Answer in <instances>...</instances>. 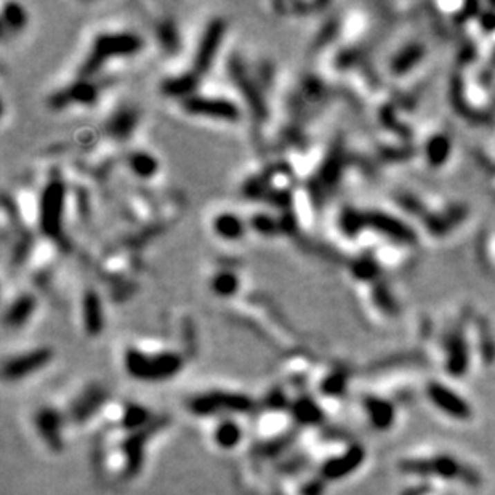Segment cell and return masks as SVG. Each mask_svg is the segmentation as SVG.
I'll return each mask as SVG.
<instances>
[{"instance_id": "cell-1", "label": "cell", "mask_w": 495, "mask_h": 495, "mask_svg": "<svg viewBox=\"0 0 495 495\" xmlns=\"http://www.w3.org/2000/svg\"><path fill=\"white\" fill-rule=\"evenodd\" d=\"M125 371L135 380L158 383L174 378L181 371V357L175 353H144L129 350L124 357Z\"/></svg>"}, {"instance_id": "cell-2", "label": "cell", "mask_w": 495, "mask_h": 495, "mask_svg": "<svg viewBox=\"0 0 495 495\" xmlns=\"http://www.w3.org/2000/svg\"><path fill=\"white\" fill-rule=\"evenodd\" d=\"M254 402L245 395L230 391L202 393L189 399V412L199 417H212L216 413H247Z\"/></svg>"}, {"instance_id": "cell-3", "label": "cell", "mask_w": 495, "mask_h": 495, "mask_svg": "<svg viewBox=\"0 0 495 495\" xmlns=\"http://www.w3.org/2000/svg\"><path fill=\"white\" fill-rule=\"evenodd\" d=\"M34 425L37 429V434L40 439L47 444V447L53 452L63 451L64 447V425H66V418L62 412H58L53 407H44L35 413Z\"/></svg>"}, {"instance_id": "cell-4", "label": "cell", "mask_w": 495, "mask_h": 495, "mask_svg": "<svg viewBox=\"0 0 495 495\" xmlns=\"http://www.w3.org/2000/svg\"><path fill=\"white\" fill-rule=\"evenodd\" d=\"M428 398L438 409H441L449 417L457 420H467L471 417V407L465 399L457 395L451 388L444 386L442 383L433 382L428 386Z\"/></svg>"}, {"instance_id": "cell-5", "label": "cell", "mask_w": 495, "mask_h": 495, "mask_svg": "<svg viewBox=\"0 0 495 495\" xmlns=\"http://www.w3.org/2000/svg\"><path fill=\"white\" fill-rule=\"evenodd\" d=\"M52 357V351L40 348V350H34L29 353H24L21 356L13 357L3 366V375L10 382L23 380L29 375H32L37 371H40Z\"/></svg>"}, {"instance_id": "cell-6", "label": "cell", "mask_w": 495, "mask_h": 495, "mask_svg": "<svg viewBox=\"0 0 495 495\" xmlns=\"http://www.w3.org/2000/svg\"><path fill=\"white\" fill-rule=\"evenodd\" d=\"M364 457H366V452H364L362 446H351L342 456L329 458L322 465V478L330 479V481H338V479L350 476L353 471H356L361 467Z\"/></svg>"}, {"instance_id": "cell-7", "label": "cell", "mask_w": 495, "mask_h": 495, "mask_svg": "<svg viewBox=\"0 0 495 495\" xmlns=\"http://www.w3.org/2000/svg\"><path fill=\"white\" fill-rule=\"evenodd\" d=\"M429 471L442 479H460V481L476 486L479 474L476 469L467 467L451 456H438L429 460Z\"/></svg>"}, {"instance_id": "cell-8", "label": "cell", "mask_w": 495, "mask_h": 495, "mask_svg": "<svg viewBox=\"0 0 495 495\" xmlns=\"http://www.w3.org/2000/svg\"><path fill=\"white\" fill-rule=\"evenodd\" d=\"M106 401V393L100 386H90L79 398H75L69 407V420L84 423L92 418Z\"/></svg>"}, {"instance_id": "cell-9", "label": "cell", "mask_w": 495, "mask_h": 495, "mask_svg": "<svg viewBox=\"0 0 495 495\" xmlns=\"http://www.w3.org/2000/svg\"><path fill=\"white\" fill-rule=\"evenodd\" d=\"M364 409H366L371 425L373 428L380 429V431L391 428L393 423H395V407L391 406V402L385 401V399L368 396L366 398V401H364Z\"/></svg>"}, {"instance_id": "cell-10", "label": "cell", "mask_w": 495, "mask_h": 495, "mask_svg": "<svg viewBox=\"0 0 495 495\" xmlns=\"http://www.w3.org/2000/svg\"><path fill=\"white\" fill-rule=\"evenodd\" d=\"M468 368V348L463 337L456 333L449 342L447 350V371L454 377L465 375Z\"/></svg>"}, {"instance_id": "cell-11", "label": "cell", "mask_w": 495, "mask_h": 495, "mask_svg": "<svg viewBox=\"0 0 495 495\" xmlns=\"http://www.w3.org/2000/svg\"><path fill=\"white\" fill-rule=\"evenodd\" d=\"M242 441V428L237 422L225 418L214 429V442L223 451H231Z\"/></svg>"}, {"instance_id": "cell-12", "label": "cell", "mask_w": 495, "mask_h": 495, "mask_svg": "<svg viewBox=\"0 0 495 495\" xmlns=\"http://www.w3.org/2000/svg\"><path fill=\"white\" fill-rule=\"evenodd\" d=\"M292 411H294L295 420L300 422L301 425H317L324 418L322 409L311 398L297 399L292 406Z\"/></svg>"}, {"instance_id": "cell-13", "label": "cell", "mask_w": 495, "mask_h": 495, "mask_svg": "<svg viewBox=\"0 0 495 495\" xmlns=\"http://www.w3.org/2000/svg\"><path fill=\"white\" fill-rule=\"evenodd\" d=\"M149 418L151 413L148 412V409L138 406V404H129L124 411L122 425L132 433L141 431L149 423Z\"/></svg>"}, {"instance_id": "cell-14", "label": "cell", "mask_w": 495, "mask_h": 495, "mask_svg": "<svg viewBox=\"0 0 495 495\" xmlns=\"http://www.w3.org/2000/svg\"><path fill=\"white\" fill-rule=\"evenodd\" d=\"M401 469L409 474H417V476H431L429 460H406L401 463Z\"/></svg>"}, {"instance_id": "cell-15", "label": "cell", "mask_w": 495, "mask_h": 495, "mask_svg": "<svg viewBox=\"0 0 495 495\" xmlns=\"http://www.w3.org/2000/svg\"><path fill=\"white\" fill-rule=\"evenodd\" d=\"M216 230L223 232L226 237H236L239 234V221L236 220V216H220V220L216 221Z\"/></svg>"}, {"instance_id": "cell-16", "label": "cell", "mask_w": 495, "mask_h": 495, "mask_svg": "<svg viewBox=\"0 0 495 495\" xmlns=\"http://www.w3.org/2000/svg\"><path fill=\"white\" fill-rule=\"evenodd\" d=\"M29 312H31V305H29L28 301L19 303V305L15 306L12 312L7 316V322L10 326L23 324V322L26 321V317L29 316Z\"/></svg>"}, {"instance_id": "cell-17", "label": "cell", "mask_w": 495, "mask_h": 495, "mask_svg": "<svg viewBox=\"0 0 495 495\" xmlns=\"http://www.w3.org/2000/svg\"><path fill=\"white\" fill-rule=\"evenodd\" d=\"M345 377L343 375H332L330 378H327L324 386L322 390L327 395H340V393L345 390Z\"/></svg>"}]
</instances>
